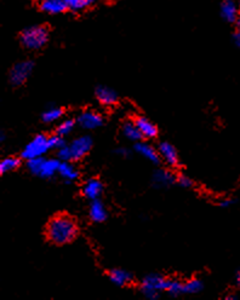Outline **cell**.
<instances>
[{
    "mask_svg": "<svg viewBox=\"0 0 240 300\" xmlns=\"http://www.w3.org/2000/svg\"><path fill=\"white\" fill-rule=\"evenodd\" d=\"M239 2H240V0H239Z\"/></svg>",
    "mask_w": 240,
    "mask_h": 300,
    "instance_id": "34",
    "label": "cell"
},
{
    "mask_svg": "<svg viewBox=\"0 0 240 300\" xmlns=\"http://www.w3.org/2000/svg\"><path fill=\"white\" fill-rule=\"evenodd\" d=\"M19 40L28 50H39L47 43L49 31L44 25H33L22 32Z\"/></svg>",
    "mask_w": 240,
    "mask_h": 300,
    "instance_id": "3",
    "label": "cell"
},
{
    "mask_svg": "<svg viewBox=\"0 0 240 300\" xmlns=\"http://www.w3.org/2000/svg\"><path fill=\"white\" fill-rule=\"evenodd\" d=\"M136 153L143 156L145 159H147L151 162L157 163L160 160V155H159V151L155 149V148L152 147L147 143H141V142H137L135 145Z\"/></svg>",
    "mask_w": 240,
    "mask_h": 300,
    "instance_id": "16",
    "label": "cell"
},
{
    "mask_svg": "<svg viewBox=\"0 0 240 300\" xmlns=\"http://www.w3.org/2000/svg\"><path fill=\"white\" fill-rule=\"evenodd\" d=\"M58 176L67 183L74 182L79 177V172L76 167L70 163V161H61L60 167H58Z\"/></svg>",
    "mask_w": 240,
    "mask_h": 300,
    "instance_id": "17",
    "label": "cell"
},
{
    "mask_svg": "<svg viewBox=\"0 0 240 300\" xmlns=\"http://www.w3.org/2000/svg\"><path fill=\"white\" fill-rule=\"evenodd\" d=\"M236 285H238V287L240 288V271L238 272V275H236Z\"/></svg>",
    "mask_w": 240,
    "mask_h": 300,
    "instance_id": "32",
    "label": "cell"
},
{
    "mask_svg": "<svg viewBox=\"0 0 240 300\" xmlns=\"http://www.w3.org/2000/svg\"><path fill=\"white\" fill-rule=\"evenodd\" d=\"M40 10L49 15H60L67 11L68 8L63 0H41Z\"/></svg>",
    "mask_w": 240,
    "mask_h": 300,
    "instance_id": "13",
    "label": "cell"
},
{
    "mask_svg": "<svg viewBox=\"0 0 240 300\" xmlns=\"http://www.w3.org/2000/svg\"><path fill=\"white\" fill-rule=\"evenodd\" d=\"M220 11H221L222 18L227 22H236L240 14L238 5L234 0H222Z\"/></svg>",
    "mask_w": 240,
    "mask_h": 300,
    "instance_id": "9",
    "label": "cell"
},
{
    "mask_svg": "<svg viewBox=\"0 0 240 300\" xmlns=\"http://www.w3.org/2000/svg\"><path fill=\"white\" fill-rule=\"evenodd\" d=\"M19 159L17 157H6L0 162V173L4 174V173H8V172H11V171H14L17 169L19 166Z\"/></svg>",
    "mask_w": 240,
    "mask_h": 300,
    "instance_id": "24",
    "label": "cell"
},
{
    "mask_svg": "<svg viewBox=\"0 0 240 300\" xmlns=\"http://www.w3.org/2000/svg\"><path fill=\"white\" fill-rule=\"evenodd\" d=\"M236 24H238V28H240V14L238 16V19H236Z\"/></svg>",
    "mask_w": 240,
    "mask_h": 300,
    "instance_id": "33",
    "label": "cell"
},
{
    "mask_svg": "<svg viewBox=\"0 0 240 300\" xmlns=\"http://www.w3.org/2000/svg\"><path fill=\"white\" fill-rule=\"evenodd\" d=\"M49 150H51L49 137H45L44 134H39L26 145L23 151H22V157L26 160L40 157L44 156Z\"/></svg>",
    "mask_w": 240,
    "mask_h": 300,
    "instance_id": "5",
    "label": "cell"
},
{
    "mask_svg": "<svg viewBox=\"0 0 240 300\" xmlns=\"http://www.w3.org/2000/svg\"><path fill=\"white\" fill-rule=\"evenodd\" d=\"M177 183L180 184L181 186H183V188H189V186H192V184H193V182H192V179L189 178V177H187V176H180L177 178Z\"/></svg>",
    "mask_w": 240,
    "mask_h": 300,
    "instance_id": "28",
    "label": "cell"
},
{
    "mask_svg": "<svg viewBox=\"0 0 240 300\" xmlns=\"http://www.w3.org/2000/svg\"><path fill=\"white\" fill-rule=\"evenodd\" d=\"M165 292L169 293L170 295L177 296L180 294H183V282L177 280H169L166 290Z\"/></svg>",
    "mask_w": 240,
    "mask_h": 300,
    "instance_id": "25",
    "label": "cell"
},
{
    "mask_svg": "<svg viewBox=\"0 0 240 300\" xmlns=\"http://www.w3.org/2000/svg\"><path fill=\"white\" fill-rule=\"evenodd\" d=\"M116 154L120 155V156H126V155L129 154V150L126 149V148H119V149L116 150Z\"/></svg>",
    "mask_w": 240,
    "mask_h": 300,
    "instance_id": "30",
    "label": "cell"
},
{
    "mask_svg": "<svg viewBox=\"0 0 240 300\" xmlns=\"http://www.w3.org/2000/svg\"><path fill=\"white\" fill-rule=\"evenodd\" d=\"M78 234V225L69 215H56L49 222L46 236L56 244H66L72 242Z\"/></svg>",
    "mask_w": 240,
    "mask_h": 300,
    "instance_id": "1",
    "label": "cell"
},
{
    "mask_svg": "<svg viewBox=\"0 0 240 300\" xmlns=\"http://www.w3.org/2000/svg\"><path fill=\"white\" fill-rule=\"evenodd\" d=\"M232 203H233V200L226 199V200H222V201H220V206H221V207H223V208H227V207H229Z\"/></svg>",
    "mask_w": 240,
    "mask_h": 300,
    "instance_id": "29",
    "label": "cell"
},
{
    "mask_svg": "<svg viewBox=\"0 0 240 300\" xmlns=\"http://www.w3.org/2000/svg\"><path fill=\"white\" fill-rule=\"evenodd\" d=\"M102 194V183L99 179L91 178L84 184L83 195L89 200H97Z\"/></svg>",
    "mask_w": 240,
    "mask_h": 300,
    "instance_id": "15",
    "label": "cell"
},
{
    "mask_svg": "<svg viewBox=\"0 0 240 300\" xmlns=\"http://www.w3.org/2000/svg\"><path fill=\"white\" fill-rule=\"evenodd\" d=\"M74 126H76V122L72 119H66V120H63L61 122L60 125L57 126V134L62 135V137H66L70 133V132L73 131Z\"/></svg>",
    "mask_w": 240,
    "mask_h": 300,
    "instance_id": "26",
    "label": "cell"
},
{
    "mask_svg": "<svg viewBox=\"0 0 240 300\" xmlns=\"http://www.w3.org/2000/svg\"><path fill=\"white\" fill-rule=\"evenodd\" d=\"M63 115V111L58 106H51V108L46 109L43 113V121L46 122V124H53V122H56L57 120H60Z\"/></svg>",
    "mask_w": 240,
    "mask_h": 300,
    "instance_id": "22",
    "label": "cell"
},
{
    "mask_svg": "<svg viewBox=\"0 0 240 300\" xmlns=\"http://www.w3.org/2000/svg\"><path fill=\"white\" fill-rule=\"evenodd\" d=\"M78 124H79L80 127L84 128V130L91 131L99 128L100 126H102L103 119L97 112L85 111L79 115V118H78Z\"/></svg>",
    "mask_w": 240,
    "mask_h": 300,
    "instance_id": "8",
    "label": "cell"
},
{
    "mask_svg": "<svg viewBox=\"0 0 240 300\" xmlns=\"http://www.w3.org/2000/svg\"><path fill=\"white\" fill-rule=\"evenodd\" d=\"M109 280H111L114 285L123 287V286L129 285V283L131 282L132 276L131 274L128 272L126 270L113 269L111 270V272H109Z\"/></svg>",
    "mask_w": 240,
    "mask_h": 300,
    "instance_id": "19",
    "label": "cell"
},
{
    "mask_svg": "<svg viewBox=\"0 0 240 300\" xmlns=\"http://www.w3.org/2000/svg\"><path fill=\"white\" fill-rule=\"evenodd\" d=\"M159 155L166 162L169 166H176L178 163V155L175 148L167 142H163V143L159 144L158 148Z\"/></svg>",
    "mask_w": 240,
    "mask_h": 300,
    "instance_id": "10",
    "label": "cell"
},
{
    "mask_svg": "<svg viewBox=\"0 0 240 300\" xmlns=\"http://www.w3.org/2000/svg\"><path fill=\"white\" fill-rule=\"evenodd\" d=\"M167 281L169 279L166 277L158 275V274H152V275L146 276L141 283L142 293L147 299H158L160 296V293L166 290Z\"/></svg>",
    "mask_w": 240,
    "mask_h": 300,
    "instance_id": "4",
    "label": "cell"
},
{
    "mask_svg": "<svg viewBox=\"0 0 240 300\" xmlns=\"http://www.w3.org/2000/svg\"><path fill=\"white\" fill-rule=\"evenodd\" d=\"M96 98L103 105H113L118 101V95L111 87L99 86L96 89Z\"/></svg>",
    "mask_w": 240,
    "mask_h": 300,
    "instance_id": "12",
    "label": "cell"
},
{
    "mask_svg": "<svg viewBox=\"0 0 240 300\" xmlns=\"http://www.w3.org/2000/svg\"><path fill=\"white\" fill-rule=\"evenodd\" d=\"M63 2L70 11H82L96 4L97 0H63Z\"/></svg>",
    "mask_w": 240,
    "mask_h": 300,
    "instance_id": "21",
    "label": "cell"
},
{
    "mask_svg": "<svg viewBox=\"0 0 240 300\" xmlns=\"http://www.w3.org/2000/svg\"><path fill=\"white\" fill-rule=\"evenodd\" d=\"M202 289L203 282L198 279H192L183 282V294H197Z\"/></svg>",
    "mask_w": 240,
    "mask_h": 300,
    "instance_id": "23",
    "label": "cell"
},
{
    "mask_svg": "<svg viewBox=\"0 0 240 300\" xmlns=\"http://www.w3.org/2000/svg\"><path fill=\"white\" fill-rule=\"evenodd\" d=\"M89 217L93 223H102L107 219L106 206L99 199L92 200L91 203H90Z\"/></svg>",
    "mask_w": 240,
    "mask_h": 300,
    "instance_id": "14",
    "label": "cell"
},
{
    "mask_svg": "<svg viewBox=\"0 0 240 300\" xmlns=\"http://www.w3.org/2000/svg\"><path fill=\"white\" fill-rule=\"evenodd\" d=\"M33 68L34 63L32 61H21V62H17L11 68V70H10V83L14 86L23 85L28 80V77L31 76L32 72H33Z\"/></svg>",
    "mask_w": 240,
    "mask_h": 300,
    "instance_id": "6",
    "label": "cell"
},
{
    "mask_svg": "<svg viewBox=\"0 0 240 300\" xmlns=\"http://www.w3.org/2000/svg\"><path fill=\"white\" fill-rule=\"evenodd\" d=\"M234 40H235L236 46L240 48V28H238V31H236V33L234 35Z\"/></svg>",
    "mask_w": 240,
    "mask_h": 300,
    "instance_id": "31",
    "label": "cell"
},
{
    "mask_svg": "<svg viewBox=\"0 0 240 300\" xmlns=\"http://www.w3.org/2000/svg\"><path fill=\"white\" fill-rule=\"evenodd\" d=\"M123 134H124L125 138H128V140L131 142H139L143 138L141 132L138 130V127L136 126L135 121H126L125 124L123 125Z\"/></svg>",
    "mask_w": 240,
    "mask_h": 300,
    "instance_id": "20",
    "label": "cell"
},
{
    "mask_svg": "<svg viewBox=\"0 0 240 300\" xmlns=\"http://www.w3.org/2000/svg\"><path fill=\"white\" fill-rule=\"evenodd\" d=\"M49 142H50L51 150L53 149L58 150L60 148H62L63 145H66V142H64L63 137L60 134H55V135H51V137H49Z\"/></svg>",
    "mask_w": 240,
    "mask_h": 300,
    "instance_id": "27",
    "label": "cell"
},
{
    "mask_svg": "<svg viewBox=\"0 0 240 300\" xmlns=\"http://www.w3.org/2000/svg\"><path fill=\"white\" fill-rule=\"evenodd\" d=\"M60 163L61 160L58 159H46V157L40 156L27 160V169L34 176L44 179H50L55 174H58Z\"/></svg>",
    "mask_w": 240,
    "mask_h": 300,
    "instance_id": "2",
    "label": "cell"
},
{
    "mask_svg": "<svg viewBox=\"0 0 240 300\" xmlns=\"http://www.w3.org/2000/svg\"><path fill=\"white\" fill-rule=\"evenodd\" d=\"M134 121L143 138H154L158 134L157 126L145 116H137Z\"/></svg>",
    "mask_w": 240,
    "mask_h": 300,
    "instance_id": "11",
    "label": "cell"
},
{
    "mask_svg": "<svg viewBox=\"0 0 240 300\" xmlns=\"http://www.w3.org/2000/svg\"><path fill=\"white\" fill-rule=\"evenodd\" d=\"M92 140L90 135H80L72 141V143L68 144L70 153V161H78L83 159L85 155L91 150Z\"/></svg>",
    "mask_w": 240,
    "mask_h": 300,
    "instance_id": "7",
    "label": "cell"
},
{
    "mask_svg": "<svg viewBox=\"0 0 240 300\" xmlns=\"http://www.w3.org/2000/svg\"><path fill=\"white\" fill-rule=\"evenodd\" d=\"M175 180H176V178L169 171L158 170L153 174V184L157 188H165V186L171 185V184L175 183Z\"/></svg>",
    "mask_w": 240,
    "mask_h": 300,
    "instance_id": "18",
    "label": "cell"
}]
</instances>
